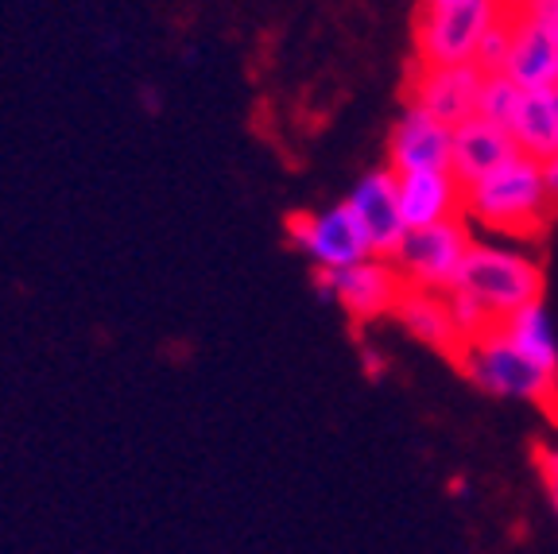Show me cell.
Returning <instances> with one entry per match:
<instances>
[{
  "instance_id": "5",
  "label": "cell",
  "mask_w": 558,
  "mask_h": 554,
  "mask_svg": "<svg viewBox=\"0 0 558 554\" xmlns=\"http://www.w3.org/2000/svg\"><path fill=\"white\" fill-rule=\"evenodd\" d=\"M473 249V229L470 217L458 214L450 221H438V226L411 229L408 241L400 244V256H396V268L403 272L408 287H423V291H453L458 276H462V264Z\"/></svg>"
},
{
  "instance_id": "9",
  "label": "cell",
  "mask_w": 558,
  "mask_h": 554,
  "mask_svg": "<svg viewBox=\"0 0 558 554\" xmlns=\"http://www.w3.org/2000/svg\"><path fill=\"white\" fill-rule=\"evenodd\" d=\"M349 209L357 214L361 229H365L373 256L380 261H396L400 244L408 241V221L400 209V174L392 167H376L365 179H357V186L349 191Z\"/></svg>"
},
{
  "instance_id": "6",
  "label": "cell",
  "mask_w": 558,
  "mask_h": 554,
  "mask_svg": "<svg viewBox=\"0 0 558 554\" xmlns=\"http://www.w3.org/2000/svg\"><path fill=\"white\" fill-rule=\"evenodd\" d=\"M288 241L295 252H303L314 268L341 272L373 256L365 229H361L357 214L349 209V202H338L318 214H291L288 217Z\"/></svg>"
},
{
  "instance_id": "10",
  "label": "cell",
  "mask_w": 558,
  "mask_h": 554,
  "mask_svg": "<svg viewBox=\"0 0 558 554\" xmlns=\"http://www.w3.org/2000/svg\"><path fill=\"white\" fill-rule=\"evenodd\" d=\"M453 159V129L430 117L427 109L408 101L400 121L392 124L388 136V167L396 174L408 171H442Z\"/></svg>"
},
{
  "instance_id": "3",
  "label": "cell",
  "mask_w": 558,
  "mask_h": 554,
  "mask_svg": "<svg viewBox=\"0 0 558 554\" xmlns=\"http://www.w3.org/2000/svg\"><path fill=\"white\" fill-rule=\"evenodd\" d=\"M458 291L473 294L497 322L520 306L543 299V268L523 249H508L497 241H473L470 256L458 276Z\"/></svg>"
},
{
  "instance_id": "7",
  "label": "cell",
  "mask_w": 558,
  "mask_h": 554,
  "mask_svg": "<svg viewBox=\"0 0 558 554\" xmlns=\"http://www.w3.org/2000/svg\"><path fill=\"white\" fill-rule=\"evenodd\" d=\"M314 287H318L323 299L338 303L349 318L373 322L396 311V303H400L403 291H408V279L396 268V261L368 256V261L353 264V268H341V272L314 268Z\"/></svg>"
},
{
  "instance_id": "2",
  "label": "cell",
  "mask_w": 558,
  "mask_h": 554,
  "mask_svg": "<svg viewBox=\"0 0 558 554\" xmlns=\"http://www.w3.org/2000/svg\"><path fill=\"white\" fill-rule=\"evenodd\" d=\"M458 369L462 376H470L481 392L500 399H523V404H535L550 419L558 416V376L543 373L539 364L527 361L520 349L508 341V334L500 326H493L481 338L465 341L462 357H458Z\"/></svg>"
},
{
  "instance_id": "8",
  "label": "cell",
  "mask_w": 558,
  "mask_h": 554,
  "mask_svg": "<svg viewBox=\"0 0 558 554\" xmlns=\"http://www.w3.org/2000/svg\"><path fill=\"white\" fill-rule=\"evenodd\" d=\"M481 86H485V70L477 62H453V67H418L415 62L408 79V101L458 129L462 121L477 117Z\"/></svg>"
},
{
  "instance_id": "16",
  "label": "cell",
  "mask_w": 558,
  "mask_h": 554,
  "mask_svg": "<svg viewBox=\"0 0 558 554\" xmlns=\"http://www.w3.org/2000/svg\"><path fill=\"white\" fill-rule=\"evenodd\" d=\"M500 329H505L508 341H512L527 361L539 364L543 373L558 376V334H555V322H550L547 306H543V299L539 303L520 306L515 314H508V318L500 322Z\"/></svg>"
},
{
  "instance_id": "17",
  "label": "cell",
  "mask_w": 558,
  "mask_h": 554,
  "mask_svg": "<svg viewBox=\"0 0 558 554\" xmlns=\"http://www.w3.org/2000/svg\"><path fill=\"white\" fill-rule=\"evenodd\" d=\"M520 101H523V89L508 74H485V86H481L477 97V117L500 124V129H512L515 113H520Z\"/></svg>"
},
{
  "instance_id": "21",
  "label": "cell",
  "mask_w": 558,
  "mask_h": 554,
  "mask_svg": "<svg viewBox=\"0 0 558 554\" xmlns=\"http://www.w3.org/2000/svg\"><path fill=\"white\" fill-rule=\"evenodd\" d=\"M543 182H547V191L558 198V159H547V164H543Z\"/></svg>"
},
{
  "instance_id": "11",
  "label": "cell",
  "mask_w": 558,
  "mask_h": 554,
  "mask_svg": "<svg viewBox=\"0 0 558 554\" xmlns=\"http://www.w3.org/2000/svg\"><path fill=\"white\" fill-rule=\"evenodd\" d=\"M392 318L408 329L411 338L418 346L435 349V353L450 357L458 361L465 349V334L462 326L453 322V311H450V299L442 291H423V287H408L403 299L396 303Z\"/></svg>"
},
{
  "instance_id": "18",
  "label": "cell",
  "mask_w": 558,
  "mask_h": 554,
  "mask_svg": "<svg viewBox=\"0 0 558 554\" xmlns=\"http://www.w3.org/2000/svg\"><path fill=\"white\" fill-rule=\"evenodd\" d=\"M512 32H515V20H512V9H508L505 16L497 20V24H493L485 35H481V44H477V55H473V62H477V67L485 70V74H505L508 55H512Z\"/></svg>"
},
{
  "instance_id": "4",
  "label": "cell",
  "mask_w": 558,
  "mask_h": 554,
  "mask_svg": "<svg viewBox=\"0 0 558 554\" xmlns=\"http://www.w3.org/2000/svg\"><path fill=\"white\" fill-rule=\"evenodd\" d=\"M512 9L508 0H423L415 20L418 67L473 62L481 35Z\"/></svg>"
},
{
  "instance_id": "1",
  "label": "cell",
  "mask_w": 558,
  "mask_h": 554,
  "mask_svg": "<svg viewBox=\"0 0 558 554\" xmlns=\"http://www.w3.org/2000/svg\"><path fill=\"white\" fill-rule=\"evenodd\" d=\"M465 217L473 226L500 237H539L555 221L558 198L543 182V164L515 152L508 164H500L493 174L465 186Z\"/></svg>"
},
{
  "instance_id": "19",
  "label": "cell",
  "mask_w": 558,
  "mask_h": 554,
  "mask_svg": "<svg viewBox=\"0 0 558 554\" xmlns=\"http://www.w3.org/2000/svg\"><path fill=\"white\" fill-rule=\"evenodd\" d=\"M535 461H539V477H543V489H547V501L558 516V442L555 446L535 450Z\"/></svg>"
},
{
  "instance_id": "14",
  "label": "cell",
  "mask_w": 558,
  "mask_h": 554,
  "mask_svg": "<svg viewBox=\"0 0 558 554\" xmlns=\"http://www.w3.org/2000/svg\"><path fill=\"white\" fill-rule=\"evenodd\" d=\"M520 147H515L512 132L500 129V124L485 121V117H470L453 129V159H450V171L470 186V182L485 179L493 174L500 164L515 156Z\"/></svg>"
},
{
  "instance_id": "13",
  "label": "cell",
  "mask_w": 558,
  "mask_h": 554,
  "mask_svg": "<svg viewBox=\"0 0 558 554\" xmlns=\"http://www.w3.org/2000/svg\"><path fill=\"white\" fill-rule=\"evenodd\" d=\"M512 55H508L505 74L520 89H555L558 82V32L543 20L512 12Z\"/></svg>"
},
{
  "instance_id": "12",
  "label": "cell",
  "mask_w": 558,
  "mask_h": 554,
  "mask_svg": "<svg viewBox=\"0 0 558 554\" xmlns=\"http://www.w3.org/2000/svg\"><path fill=\"white\" fill-rule=\"evenodd\" d=\"M400 209L408 229L438 226L465 209V182L442 167V171H408L400 174Z\"/></svg>"
},
{
  "instance_id": "22",
  "label": "cell",
  "mask_w": 558,
  "mask_h": 554,
  "mask_svg": "<svg viewBox=\"0 0 558 554\" xmlns=\"http://www.w3.org/2000/svg\"><path fill=\"white\" fill-rule=\"evenodd\" d=\"M550 94H555V105H558V82H555V89H550Z\"/></svg>"
},
{
  "instance_id": "15",
  "label": "cell",
  "mask_w": 558,
  "mask_h": 554,
  "mask_svg": "<svg viewBox=\"0 0 558 554\" xmlns=\"http://www.w3.org/2000/svg\"><path fill=\"white\" fill-rule=\"evenodd\" d=\"M512 140L527 159H558V105L550 89H523L520 113L512 121Z\"/></svg>"
},
{
  "instance_id": "20",
  "label": "cell",
  "mask_w": 558,
  "mask_h": 554,
  "mask_svg": "<svg viewBox=\"0 0 558 554\" xmlns=\"http://www.w3.org/2000/svg\"><path fill=\"white\" fill-rule=\"evenodd\" d=\"M512 12L520 16H532V20H543L558 32V0H515Z\"/></svg>"
}]
</instances>
